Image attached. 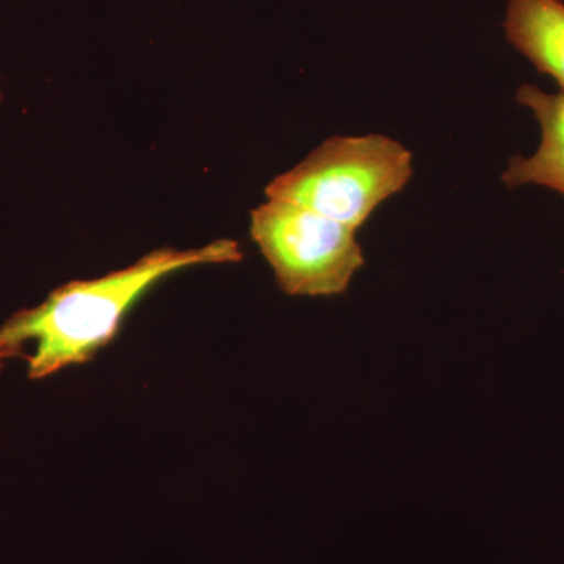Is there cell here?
<instances>
[{"label": "cell", "mask_w": 564, "mask_h": 564, "mask_svg": "<svg viewBox=\"0 0 564 564\" xmlns=\"http://www.w3.org/2000/svg\"><path fill=\"white\" fill-rule=\"evenodd\" d=\"M242 259L236 240L220 239L193 250L162 248L106 276L70 281L39 306L18 311L0 325V356L20 358L32 344V352L25 355L31 380L90 362L117 337L132 307L170 274Z\"/></svg>", "instance_id": "6da1fadb"}, {"label": "cell", "mask_w": 564, "mask_h": 564, "mask_svg": "<svg viewBox=\"0 0 564 564\" xmlns=\"http://www.w3.org/2000/svg\"><path fill=\"white\" fill-rule=\"evenodd\" d=\"M413 177V154L389 137H332L265 188L269 199L299 204L358 229Z\"/></svg>", "instance_id": "7a4b0ae2"}, {"label": "cell", "mask_w": 564, "mask_h": 564, "mask_svg": "<svg viewBox=\"0 0 564 564\" xmlns=\"http://www.w3.org/2000/svg\"><path fill=\"white\" fill-rule=\"evenodd\" d=\"M250 220L252 240L288 295H340L366 263L356 229L299 204L267 198Z\"/></svg>", "instance_id": "3957f363"}, {"label": "cell", "mask_w": 564, "mask_h": 564, "mask_svg": "<svg viewBox=\"0 0 564 564\" xmlns=\"http://www.w3.org/2000/svg\"><path fill=\"white\" fill-rule=\"evenodd\" d=\"M516 101L533 111L541 143L530 158L511 159L502 181L508 187L541 185L564 196V91L549 95L534 85H522Z\"/></svg>", "instance_id": "277c9868"}, {"label": "cell", "mask_w": 564, "mask_h": 564, "mask_svg": "<svg viewBox=\"0 0 564 564\" xmlns=\"http://www.w3.org/2000/svg\"><path fill=\"white\" fill-rule=\"evenodd\" d=\"M508 43L564 91V0H508Z\"/></svg>", "instance_id": "5b68a950"}, {"label": "cell", "mask_w": 564, "mask_h": 564, "mask_svg": "<svg viewBox=\"0 0 564 564\" xmlns=\"http://www.w3.org/2000/svg\"><path fill=\"white\" fill-rule=\"evenodd\" d=\"M7 359L3 356H0V372H2L3 364H6Z\"/></svg>", "instance_id": "8992f818"}, {"label": "cell", "mask_w": 564, "mask_h": 564, "mask_svg": "<svg viewBox=\"0 0 564 564\" xmlns=\"http://www.w3.org/2000/svg\"><path fill=\"white\" fill-rule=\"evenodd\" d=\"M0 101H2V91H0Z\"/></svg>", "instance_id": "52a82bcc"}]
</instances>
